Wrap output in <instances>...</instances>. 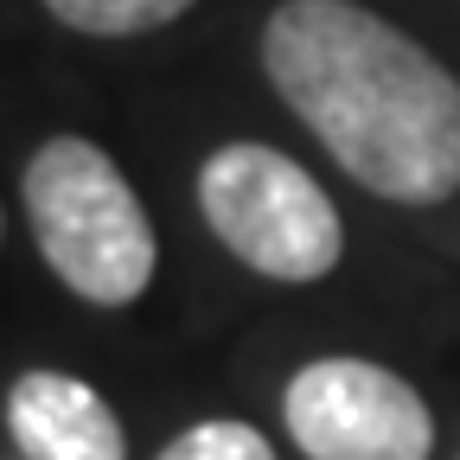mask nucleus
Here are the masks:
<instances>
[{
  "label": "nucleus",
  "mask_w": 460,
  "mask_h": 460,
  "mask_svg": "<svg viewBox=\"0 0 460 460\" xmlns=\"http://www.w3.org/2000/svg\"><path fill=\"white\" fill-rule=\"evenodd\" d=\"M20 199L32 243L51 262V275L90 307H128L147 295L160 243L154 224L96 141L84 135H51L26 172H20Z\"/></svg>",
  "instance_id": "2"
},
{
  "label": "nucleus",
  "mask_w": 460,
  "mask_h": 460,
  "mask_svg": "<svg viewBox=\"0 0 460 460\" xmlns=\"http://www.w3.org/2000/svg\"><path fill=\"white\" fill-rule=\"evenodd\" d=\"M160 460H275V447L250 422H199L180 441H166Z\"/></svg>",
  "instance_id": "7"
},
{
  "label": "nucleus",
  "mask_w": 460,
  "mask_h": 460,
  "mask_svg": "<svg viewBox=\"0 0 460 460\" xmlns=\"http://www.w3.org/2000/svg\"><path fill=\"white\" fill-rule=\"evenodd\" d=\"M7 435L26 460H128L115 410L71 371H26L7 390Z\"/></svg>",
  "instance_id": "5"
},
{
  "label": "nucleus",
  "mask_w": 460,
  "mask_h": 460,
  "mask_svg": "<svg viewBox=\"0 0 460 460\" xmlns=\"http://www.w3.org/2000/svg\"><path fill=\"white\" fill-rule=\"evenodd\" d=\"M192 7H199V0H45V13L58 26L90 32V39H135V32L172 26Z\"/></svg>",
  "instance_id": "6"
},
{
  "label": "nucleus",
  "mask_w": 460,
  "mask_h": 460,
  "mask_svg": "<svg viewBox=\"0 0 460 460\" xmlns=\"http://www.w3.org/2000/svg\"><path fill=\"white\" fill-rule=\"evenodd\" d=\"M288 435L307 460H429V402L371 358H314L281 396Z\"/></svg>",
  "instance_id": "4"
},
{
  "label": "nucleus",
  "mask_w": 460,
  "mask_h": 460,
  "mask_svg": "<svg viewBox=\"0 0 460 460\" xmlns=\"http://www.w3.org/2000/svg\"><path fill=\"white\" fill-rule=\"evenodd\" d=\"M262 71L365 192L396 205L460 192V84L384 13L358 0H281L262 26Z\"/></svg>",
  "instance_id": "1"
},
{
  "label": "nucleus",
  "mask_w": 460,
  "mask_h": 460,
  "mask_svg": "<svg viewBox=\"0 0 460 460\" xmlns=\"http://www.w3.org/2000/svg\"><path fill=\"white\" fill-rule=\"evenodd\" d=\"M199 211L211 237L269 281H320L345 256V224L320 180L262 141H230L199 166Z\"/></svg>",
  "instance_id": "3"
}]
</instances>
